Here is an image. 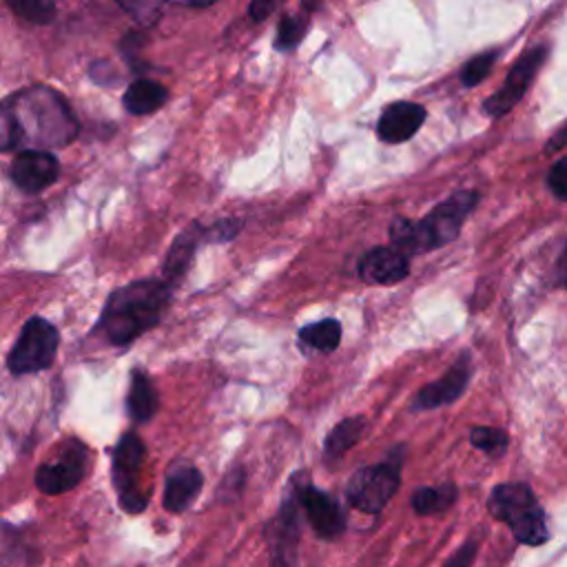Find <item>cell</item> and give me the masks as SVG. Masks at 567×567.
<instances>
[{
    "instance_id": "3957f363",
    "label": "cell",
    "mask_w": 567,
    "mask_h": 567,
    "mask_svg": "<svg viewBox=\"0 0 567 567\" xmlns=\"http://www.w3.org/2000/svg\"><path fill=\"white\" fill-rule=\"evenodd\" d=\"M478 202L476 190H456L441 204H436L423 219H394L390 226V246L403 255H423L454 241L463 221Z\"/></svg>"
},
{
    "instance_id": "e575fe53",
    "label": "cell",
    "mask_w": 567,
    "mask_h": 567,
    "mask_svg": "<svg viewBox=\"0 0 567 567\" xmlns=\"http://www.w3.org/2000/svg\"><path fill=\"white\" fill-rule=\"evenodd\" d=\"M321 2L323 0H301V7H303L306 13H312V11H317L321 7Z\"/></svg>"
},
{
    "instance_id": "4dcf8cb0",
    "label": "cell",
    "mask_w": 567,
    "mask_h": 567,
    "mask_svg": "<svg viewBox=\"0 0 567 567\" xmlns=\"http://www.w3.org/2000/svg\"><path fill=\"white\" fill-rule=\"evenodd\" d=\"M281 2H284V0H252L250 7H248V13H250V18H252L255 22H261V20H266L275 9H279Z\"/></svg>"
},
{
    "instance_id": "52a82bcc",
    "label": "cell",
    "mask_w": 567,
    "mask_h": 567,
    "mask_svg": "<svg viewBox=\"0 0 567 567\" xmlns=\"http://www.w3.org/2000/svg\"><path fill=\"white\" fill-rule=\"evenodd\" d=\"M401 485V461L390 456L383 463L359 467L348 485V503L363 514H379Z\"/></svg>"
},
{
    "instance_id": "9a60e30c",
    "label": "cell",
    "mask_w": 567,
    "mask_h": 567,
    "mask_svg": "<svg viewBox=\"0 0 567 567\" xmlns=\"http://www.w3.org/2000/svg\"><path fill=\"white\" fill-rule=\"evenodd\" d=\"M427 111L416 102H392L377 120V135L385 144L408 142L425 122Z\"/></svg>"
},
{
    "instance_id": "5b68a950",
    "label": "cell",
    "mask_w": 567,
    "mask_h": 567,
    "mask_svg": "<svg viewBox=\"0 0 567 567\" xmlns=\"http://www.w3.org/2000/svg\"><path fill=\"white\" fill-rule=\"evenodd\" d=\"M60 346V330L44 317L24 321L16 343L7 354V370L13 377L35 374L53 365Z\"/></svg>"
},
{
    "instance_id": "1f68e13d",
    "label": "cell",
    "mask_w": 567,
    "mask_h": 567,
    "mask_svg": "<svg viewBox=\"0 0 567 567\" xmlns=\"http://www.w3.org/2000/svg\"><path fill=\"white\" fill-rule=\"evenodd\" d=\"M120 7H124L128 13H133L137 20H146L153 16L151 0H117Z\"/></svg>"
},
{
    "instance_id": "6da1fadb",
    "label": "cell",
    "mask_w": 567,
    "mask_h": 567,
    "mask_svg": "<svg viewBox=\"0 0 567 567\" xmlns=\"http://www.w3.org/2000/svg\"><path fill=\"white\" fill-rule=\"evenodd\" d=\"M78 131V117L55 89L29 86L0 102V151L60 148L73 142Z\"/></svg>"
},
{
    "instance_id": "d6986e66",
    "label": "cell",
    "mask_w": 567,
    "mask_h": 567,
    "mask_svg": "<svg viewBox=\"0 0 567 567\" xmlns=\"http://www.w3.org/2000/svg\"><path fill=\"white\" fill-rule=\"evenodd\" d=\"M166 100H168V91L159 82L148 80V78H140V80L131 82L122 95L124 109L133 115L153 113V111L162 109Z\"/></svg>"
},
{
    "instance_id": "836d02e7",
    "label": "cell",
    "mask_w": 567,
    "mask_h": 567,
    "mask_svg": "<svg viewBox=\"0 0 567 567\" xmlns=\"http://www.w3.org/2000/svg\"><path fill=\"white\" fill-rule=\"evenodd\" d=\"M556 275H558V284L567 288V244L558 257V264H556Z\"/></svg>"
},
{
    "instance_id": "f546056e",
    "label": "cell",
    "mask_w": 567,
    "mask_h": 567,
    "mask_svg": "<svg viewBox=\"0 0 567 567\" xmlns=\"http://www.w3.org/2000/svg\"><path fill=\"white\" fill-rule=\"evenodd\" d=\"M241 487H244V470H241V467H235V470H230V472L224 476V481L219 483V494H224V492L230 489V496H228V501H230V498H235V496L241 492Z\"/></svg>"
},
{
    "instance_id": "7402d4cb",
    "label": "cell",
    "mask_w": 567,
    "mask_h": 567,
    "mask_svg": "<svg viewBox=\"0 0 567 567\" xmlns=\"http://www.w3.org/2000/svg\"><path fill=\"white\" fill-rule=\"evenodd\" d=\"M299 341L317 352H332L341 341V323L337 319H319L299 330Z\"/></svg>"
},
{
    "instance_id": "d4e9b609",
    "label": "cell",
    "mask_w": 567,
    "mask_h": 567,
    "mask_svg": "<svg viewBox=\"0 0 567 567\" xmlns=\"http://www.w3.org/2000/svg\"><path fill=\"white\" fill-rule=\"evenodd\" d=\"M7 4L18 18L35 24H47L55 16L53 0H7Z\"/></svg>"
},
{
    "instance_id": "7c38bea8",
    "label": "cell",
    "mask_w": 567,
    "mask_h": 567,
    "mask_svg": "<svg viewBox=\"0 0 567 567\" xmlns=\"http://www.w3.org/2000/svg\"><path fill=\"white\" fill-rule=\"evenodd\" d=\"M60 175V162L42 148H24L11 162V179L22 193H40Z\"/></svg>"
},
{
    "instance_id": "5bb4252c",
    "label": "cell",
    "mask_w": 567,
    "mask_h": 567,
    "mask_svg": "<svg viewBox=\"0 0 567 567\" xmlns=\"http://www.w3.org/2000/svg\"><path fill=\"white\" fill-rule=\"evenodd\" d=\"M359 277L365 284L390 286L399 284L410 272V257L396 250L394 246H377L361 255L359 259Z\"/></svg>"
},
{
    "instance_id": "e0dca14e",
    "label": "cell",
    "mask_w": 567,
    "mask_h": 567,
    "mask_svg": "<svg viewBox=\"0 0 567 567\" xmlns=\"http://www.w3.org/2000/svg\"><path fill=\"white\" fill-rule=\"evenodd\" d=\"M204 487V476L195 465H177L168 472L164 483V509L171 514L186 512Z\"/></svg>"
},
{
    "instance_id": "44dd1931",
    "label": "cell",
    "mask_w": 567,
    "mask_h": 567,
    "mask_svg": "<svg viewBox=\"0 0 567 567\" xmlns=\"http://www.w3.org/2000/svg\"><path fill=\"white\" fill-rule=\"evenodd\" d=\"M458 498V487L454 483H443V485H436V487H419L410 503H412V509L419 514V516H432V514H441L445 509H450Z\"/></svg>"
},
{
    "instance_id": "83f0119b",
    "label": "cell",
    "mask_w": 567,
    "mask_h": 567,
    "mask_svg": "<svg viewBox=\"0 0 567 567\" xmlns=\"http://www.w3.org/2000/svg\"><path fill=\"white\" fill-rule=\"evenodd\" d=\"M547 186L556 199L567 202V155L551 164L547 173Z\"/></svg>"
},
{
    "instance_id": "f1b7e54d",
    "label": "cell",
    "mask_w": 567,
    "mask_h": 567,
    "mask_svg": "<svg viewBox=\"0 0 567 567\" xmlns=\"http://www.w3.org/2000/svg\"><path fill=\"white\" fill-rule=\"evenodd\" d=\"M476 551H478V545H476V540H465L450 558H447V563L443 565V567H472V563H474V558H476Z\"/></svg>"
},
{
    "instance_id": "484cf974",
    "label": "cell",
    "mask_w": 567,
    "mask_h": 567,
    "mask_svg": "<svg viewBox=\"0 0 567 567\" xmlns=\"http://www.w3.org/2000/svg\"><path fill=\"white\" fill-rule=\"evenodd\" d=\"M496 58H498V49H489V51H483V53L470 58V60L461 66V73H458V75H461V82H463L465 86H476V84H481V82L489 75V71H492Z\"/></svg>"
},
{
    "instance_id": "4316f807",
    "label": "cell",
    "mask_w": 567,
    "mask_h": 567,
    "mask_svg": "<svg viewBox=\"0 0 567 567\" xmlns=\"http://www.w3.org/2000/svg\"><path fill=\"white\" fill-rule=\"evenodd\" d=\"M239 230H241V219H235V217L219 219L210 226H204V244H208V241H230L233 237H237Z\"/></svg>"
},
{
    "instance_id": "30bf717a",
    "label": "cell",
    "mask_w": 567,
    "mask_h": 567,
    "mask_svg": "<svg viewBox=\"0 0 567 567\" xmlns=\"http://www.w3.org/2000/svg\"><path fill=\"white\" fill-rule=\"evenodd\" d=\"M547 60V47L538 44L532 47L529 51H525L509 69L505 82L498 86V91H494L485 102H483V113L489 117H501L505 113H509L518 100L527 93L529 84L534 82L536 73L540 71V66Z\"/></svg>"
},
{
    "instance_id": "7a4b0ae2",
    "label": "cell",
    "mask_w": 567,
    "mask_h": 567,
    "mask_svg": "<svg viewBox=\"0 0 567 567\" xmlns=\"http://www.w3.org/2000/svg\"><path fill=\"white\" fill-rule=\"evenodd\" d=\"M173 290L162 277L137 279L115 288L102 306L95 332L111 346H128L164 319Z\"/></svg>"
},
{
    "instance_id": "2e32d148",
    "label": "cell",
    "mask_w": 567,
    "mask_h": 567,
    "mask_svg": "<svg viewBox=\"0 0 567 567\" xmlns=\"http://www.w3.org/2000/svg\"><path fill=\"white\" fill-rule=\"evenodd\" d=\"M204 244V226L199 224H190L188 228H184L171 244L166 257H164V264H162V279L168 281L173 288L179 286V281L186 277L190 264H193V257H195V250L197 246Z\"/></svg>"
},
{
    "instance_id": "ba28073f",
    "label": "cell",
    "mask_w": 567,
    "mask_h": 567,
    "mask_svg": "<svg viewBox=\"0 0 567 567\" xmlns=\"http://www.w3.org/2000/svg\"><path fill=\"white\" fill-rule=\"evenodd\" d=\"M89 452L91 450L80 439H69L55 458L38 465L33 474L35 487L49 496L71 492L86 474Z\"/></svg>"
},
{
    "instance_id": "8992f818",
    "label": "cell",
    "mask_w": 567,
    "mask_h": 567,
    "mask_svg": "<svg viewBox=\"0 0 567 567\" xmlns=\"http://www.w3.org/2000/svg\"><path fill=\"white\" fill-rule=\"evenodd\" d=\"M144 458L146 445L133 430L124 432L111 452V483L115 487L117 503L126 514H140L148 505V494L137 485Z\"/></svg>"
},
{
    "instance_id": "ac0fdd59",
    "label": "cell",
    "mask_w": 567,
    "mask_h": 567,
    "mask_svg": "<svg viewBox=\"0 0 567 567\" xmlns=\"http://www.w3.org/2000/svg\"><path fill=\"white\" fill-rule=\"evenodd\" d=\"M159 408L157 390L146 370L133 368L128 377V392H126V412L135 423H148Z\"/></svg>"
},
{
    "instance_id": "8fae6325",
    "label": "cell",
    "mask_w": 567,
    "mask_h": 567,
    "mask_svg": "<svg viewBox=\"0 0 567 567\" xmlns=\"http://www.w3.org/2000/svg\"><path fill=\"white\" fill-rule=\"evenodd\" d=\"M299 512L301 505L297 494L290 487V494L281 501L277 516L268 523V549H270V567H299L297 545H299Z\"/></svg>"
},
{
    "instance_id": "603a6c76",
    "label": "cell",
    "mask_w": 567,
    "mask_h": 567,
    "mask_svg": "<svg viewBox=\"0 0 567 567\" xmlns=\"http://www.w3.org/2000/svg\"><path fill=\"white\" fill-rule=\"evenodd\" d=\"M470 443H472L476 450H481V452H485V454H489V456H501V454L507 450V445H509V436H507V432L501 430V427L474 425V427L470 430Z\"/></svg>"
},
{
    "instance_id": "d6a6232c",
    "label": "cell",
    "mask_w": 567,
    "mask_h": 567,
    "mask_svg": "<svg viewBox=\"0 0 567 567\" xmlns=\"http://www.w3.org/2000/svg\"><path fill=\"white\" fill-rule=\"evenodd\" d=\"M565 146H567V122L549 137L547 151H558V148H565Z\"/></svg>"
},
{
    "instance_id": "ffe728a7",
    "label": "cell",
    "mask_w": 567,
    "mask_h": 567,
    "mask_svg": "<svg viewBox=\"0 0 567 567\" xmlns=\"http://www.w3.org/2000/svg\"><path fill=\"white\" fill-rule=\"evenodd\" d=\"M368 421L363 414H354L348 419H341L326 436L323 441V456L326 461H337L341 454H346L361 436L365 430Z\"/></svg>"
},
{
    "instance_id": "cb8c5ba5",
    "label": "cell",
    "mask_w": 567,
    "mask_h": 567,
    "mask_svg": "<svg viewBox=\"0 0 567 567\" xmlns=\"http://www.w3.org/2000/svg\"><path fill=\"white\" fill-rule=\"evenodd\" d=\"M308 31V18L303 16H284L277 24L275 49L277 51H292Z\"/></svg>"
},
{
    "instance_id": "4fadbf2b",
    "label": "cell",
    "mask_w": 567,
    "mask_h": 567,
    "mask_svg": "<svg viewBox=\"0 0 567 567\" xmlns=\"http://www.w3.org/2000/svg\"><path fill=\"white\" fill-rule=\"evenodd\" d=\"M470 372H472V365H470V354L463 352L454 365L436 381L432 383H425L416 394H414V401H412V408L414 410H434V408H443L452 401H456L465 390H467V383H470Z\"/></svg>"
},
{
    "instance_id": "d590c367",
    "label": "cell",
    "mask_w": 567,
    "mask_h": 567,
    "mask_svg": "<svg viewBox=\"0 0 567 567\" xmlns=\"http://www.w3.org/2000/svg\"><path fill=\"white\" fill-rule=\"evenodd\" d=\"M184 2H188L193 7H206V4H213L215 0H184Z\"/></svg>"
},
{
    "instance_id": "9c48e42d",
    "label": "cell",
    "mask_w": 567,
    "mask_h": 567,
    "mask_svg": "<svg viewBox=\"0 0 567 567\" xmlns=\"http://www.w3.org/2000/svg\"><path fill=\"white\" fill-rule=\"evenodd\" d=\"M290 487L297 494V501L306 512V518L310 520L317 536L326 540H334L346 532V514L339 501L332 494L315 487L306 472H299L297 476H292Z\"/></svg>"
},
{
    "instance_id": "277c9868",
    "label": "cell",
    "mask_w": 567,
    "mask_h": 567,
    "mask_svg": "<svg viewBox=\"0 0 567 567\" xmlns=\"http://www.w3.org/2000/svg\"><path fill=\"white\" fill-rule=\"evenodd\" d=\"M487 512L523 545L538 547L549 540L545 509L527 483H498L487 496Z\"/></svg>"
}]
</instances>
